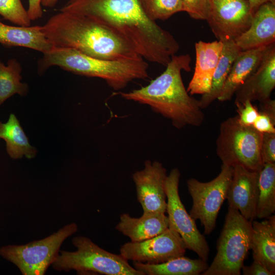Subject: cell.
<instances>
[{
    "mask_svg": "<svg viewBox=\"0 0 275 275\" xmlns=\"http://www.w3.org/2000/svg\"><path fill=\"white\" fill-rule=\"evenodd\" d=\"M252 222L228 206L224 224L216 242V254L201 275H240L249 251Z\"/></svg>",
    "mask_w": 275,
    "mask_h": 275,
    "instance_id": "cell-5",
    "label": "cell"
},
{
    "mask_svg": "<svg viewBox=\"0 0 275 275\" xmlns=\"http://www.w3.org/2000/svg\"><path fill=\"white\" fill-rule=\"evenodd\" d=\"M233 172V167L222 164L220 173L210 181L203 182L195 178L187 180V189L193 200L189 214L195 221L200 220L206 235L210 234L216 227Z\"/></svg>",
    "mask_w": 275,
    "mask_h": 275,
    "instance_id": "cell-9",
    "label": "cell"
},
{
    "mask_svg": "<svg viewBox=\"0 0 275 275\" xmlns=\"http://www.w3.org/2000/svg\"><path fill=\"white\" fill-rule=\"evenodd\" d=\"M180 175L179 169L174 168L166 180V212L168 214L169 227L179 234L187 249L194 251L200 258L207 262L209 254L208 242L198 229L195 221L186 210L179 194Z\"/></svg>",
    "mask_w": 275,
    "mask_h": 275,
    "instance_id": "cell-10",
    "label": "cell"
},
{
    "mask_svg": "<svg viewBox=\"0 0 275 275\" xmlns=\"http://www.w3.org/2000/svg\"><path fill=\"white\" fill-rule=\"evenodd\" d=\"M76 251H61L52 264L58 271L75 270L79 274L143 275L120 254L107 252L90 238L77 236L72 239Z\"/></svg>",
    "mask_w": 275,
    "mask_h": 275,
    "instance_id": "cell-6",
    "label": "cell"
},
{
    "mask_svg": "<svg viewBox=\"0 0 275 275\" xmlns=\"http://www.w3.org/2000/svg\"><path fill=\"white\" fill-rule=\"evenodd\" d=\"M132 264L133 267L143 275H199L209 266L206 261L200 258L192 259L184 256L158 264L136 261H133Z\"/></svg>",
    "mask_w": 275,
    "mask_h": 275,
    "instance_id": "cell-22",
    "label": "cell"
},
{
    "mask_svg": "<svg viewBox=\"0 0 275 275\" xmlns=\"http://www.w3.org/2000/svg\"><path fill=\"white\" fill-rule=\"evenodd\" d=\"M233 167L226 195L228 206L237 209L247 220L253 221L256 218L259 172L250 171L239 164Z\"/></svg>",
    "mask_w": 275,
    "mask_h": 275,
    "instance_id": "cell-15",
    "label": "cell"
},
{
    "mask_svg": "<svg viewBox=\"0 0 275 275\" xmlns=\"http://www.w3.org/2000/svg\"><path fill=\"white\" fill-rule=\"evenodd\" d=\"M0 139L5 141L6 151L13 159H20L23 156L31 159L37 154V149L30 145L19 121L13 114L10 115L6 123L0 122Z\"/></svg>",
    "mask_w": 275,
    "mask_h": 275,
    "instance_id": "cell-24",
    "label": "cell"
},
{
    "mask_svg": "<svg viewBox=\"0 0 275 275\" xmlns=\"http://www.w3.org/2000/svg\"><path fill=\"white\" fill-rule=\"evenodd\" d=\"M275 121L267 114L259 112L258 115L253 123V127L260 132L275 133Z\"/></svg>",
    "mask_w": 275,
    "mask_h": 275,
    "instance_id": "cell-32",
    "label": "cell"
},
{
    "mask_svg": "<svg viewBox=\"0 0 275 275\" xmlns=\"http://www.w3.org/2000/svg\"><path fill=\"white\" fill-rule=\"evenodd\" d=\"M147 16L151 20H165L183 11L181 0H139Z\"/></svg>",
    "mask_w": 275,
    "mask_h": 275,
    "instance_id": "cell-27",
    "label": "cell"
},
{
    "mask_svg": "<svg viewBox=\"0 0 275 275\" xmlns=\"http://www.w3.org/2000/svg\"><path fill=\"white\" fill-rule=\"evenodd\" d=\"M253 14L246 0H210L206 21L217 40H234L250 27Z\"/></svg>",
    "mask_w": 275,
    "mask_h": 275,
    "instance_id": "cell-12",
    "label": "cell"
},
{
    "mask_svg": "<svg viewBox=\"0 0 275 275\" xmlns=\"http://www.w3.org/2000/svg\"><path fill=\"white\" fill-rule=\"evenodd\" d=\"M169 228V219L164 213L143 212L138 218L127 213L120 216L116 229L129 237L131 242H140L153 237Z\"/></svg>",
    "mask_w": 275,
    "mask_h": 275,
    "instance_id": "cell-18",
    "label": "cell"
},
{
    "mask_svg": "<svg viewBox=\"0 0 275 275\" xmlns=\"http://www.w3.org/2000/svg\"><path fill=\"white\" fill-rule=\"evenodd\" d=\"M268 46L242 50L239 53L233 64L218 100L225 102L232 99L239 87L258 67Z\"/></svg>",
    "mask_w": 275,
    "mask_h": 275,
    "instance_id": "cell-19",
    "label": "cell"
},
{
    "mask_svg": "<svg viewBox=\"0 0 275 275\" xmlns=\"http://www.w3.org/2000/svg\"><path fill=\"white\" fill-rule=\"evenodd\" d=\"M42 31L53 47L72 48L94 58L141 57L124 39L87 16L60 11L42 26Z\"/></svg>",
    "mask_w": 275,
    "mask_h": 275,
    "instance_id": "cell-3",
    "label": "cell"
},
{
    "mask_svg": "<svg viewBox=\"0 0 275 275\" xmlns=\"http://www.w3.org/2000/svg\"><path fill=\"white\" fill-rule=\"evenodd\" d=\"M223 47V42L219 40L195 43V70L186 89L190 95L209 92Z\"/></svg>",
    "mask_w": 275,
    "mask_h": 275,
    "instance_id": "cell-16",
    "label": "cell"
},
{
    "mask_svg": "<svg viewBox=\"0 0 275 275\" xmlns=\"http://www.w3.org/2000/svg\"><path fill=\"white\" fill-rule=\"evenodd\" d=\"M191 61L189 54L173 55L166 70L146 86L113 95L149 106L178 129L187 126L199 127L204 121V114L199 100L189 95L181 74L182 70H191Z\"/></svg>",
    "mask_w": 275,
    "mask_h": 275,
    "instance_id": "cell-2",
    "label": "cell"
},
{
    "mask_svg": "<svg viewBox=\"0 0 275 275\" xmlns=\"http://www.w3.org/2000/svg\"><path fill=\"white\" fill-rule=\"evenodd\" d=\"M251 250L253 259L262 262L275 274V215H271L261 222H252Z\"/></svg>",
    "mask_w": 275,
    "mask_h": 275,
    "instance_id": "cell-20",
    "label": "cell"
},
{
    "mask_svg": "<svg viewBox=\"0 0 275 275\" xmlns=\"http://www.w3.org/2000/svg\"><path fill=\"white\" fill-rule=\"evenodd\" d=\"M274 87L275 43L268 46L258 67L236 91L235 105L248 100L265 102L271 98Z\"/></svg>",
    "mask_w": 275,
    "mask_h": 275,
    "instance_id": "cell-14",
    "label": "cell"
},
{
    "mask_svg": "<svg viewBox=\"0 0 275 275\" xmlns=\"http://www.w3.org/2000/svg\"><path fill=\"white\" fill-rule=\"evenodd\" d=\"M261 151L264 164L275 163V133H263Z\"/></svg>",
    "mask_w": 275,
    "mask_h": 275,
    "instance_id": "cell-31",
    "label": "cell"
},
{
    "mask_svg": "<svg viewBox=\"0 0 275 275\" xmlns=\"http://www.w3.org/2000/svg\"><path fill=\"white\" fill-rule=\"evenodd\" d=\"M167 176V170L161 162L150 160L145 161L143 169L132 174L137 199L143 212L166 213Z\"/></svg>",
    "mask_w": 275,
    "mask_h": 275,
    "instance_id": "cell-13",
    "label": "cell"
},
{
    "mask_svg": "<svg viewBox=\"0 0 275 275\" xmlns=\"http://www.w3.org/2000/svg\"><path fill=\"white\" fill-rule=\"evenodd\" d=\"M21 64L16 59H9L7 65L0 59V106L16 94L24 96L28 93V84L21 82Z\"/></svg>",
    "mask_w": 275,
    "mask_h": 275,
    "instance_id": "cell-26",
    "label": "cell"
},
{
    "mask_svg": "<svg viewBox=\"0 0 275 275\" xmlns=\"http://www.w3.org/2000/svg\"><path fill=\"white\" fill-rule=\"evenodd\" d=\"M186 249L179 234L169 227L151 238L124 243L120 249V255L127 261L158 264L184 256Z\"/></svg>",
    "mask_w": 275,
    "mask_h": 275,
    "instance_id": "cell-11",
    "label": "cell"
},
{
    "mask_svg": "<svg viewBox=\"0 0 275 275\" xmlns=\"http://www.w3.org/2000/svg\"><path fill=\"white\" fill-rule=\"evenodd\" d=\"M38 63V71L44 73L52 66L74 74L104 80L115 91L125 88L136 79L149 78L148 64L142 57L109 60L94 58L75 49L53 47L43 53Z\"/></svg>",
    "mask_w": 275,
    "mask_h": 275,
    "instance_id": "cell-4",
    "label": "cell"
},
{
    "mask_svg": "<svg viewBox=\"0 0 275 275\" xmlns=\"http://www.w3.org/2000/svg\"><path fill=\"white\" fill-rule=\"evenodd\" d=\"M59 0H41V5L46 8L54 7Z\"/></svg>",
    "mask_w": 275,
    "mask_h": 275,
    "instance_id": "cell-37",
    "label": "cell"
},
{
    "mask_svg": "<svg viewBox=\"0 0 275 275\" xmlns=\"http://www.w3.org/2000/svg\"><path fill=\"white\" fill-rule=\"evenodd\" d=\"M60 11L90 17L124 39L143 58L166 66L180 46L150 19L139 0H70Z\"/></svg>",
    "mask_w": 275,
    "mask_h": 275,
    "instance_id": "cell-1",
    "label": "cell"
},
{
    "mask_svg": "<svg viewBox=\"0 0 275 275\" xmlns=\"http://www.w3.org/2000/svg\"><path fill=\"white\" fill-rule=\"evenodd\" d=\"M223 47L218 64L213 74L209 92L202 95L199 105L203 109L209 106L220 96L233 64L242 51L234 40L223 42Z\"/></svg>",
    "mask_w": 275,
    "mask_h": 275,
    "instance_id": "cell-23",
    "label": "cell"
},
{
    "mask_svg": "<svg viewBox=\"0 0 275 275\" xmlns=\"http://www.w3.org/2000/svg\"><path fill=\"white\" fill-rule=\"evenodd\" d=\"M250 101H246L242 104L236 106L238 120L244 126H252L257 117L259 111Z\"/></svg>",
    "mask_w": 275,
    "mask_h": 275,
    "instance_id": "cell-30",
    "label": "cell"
},
{
    "mask_svg": "<svg viewBox=\"0 0 275 275\" xmlns=\"http://www.w3.org/2000/svg\"><path fill=\"white\" fill-rule=\"evenodd\" d=\"M236 45L246 50L275 43V4L260 6L253 15L249 29L234 40Z\"/></svg>",
    "mask_w": 275,
    "mask_h": 275,
    "instance_id": "cell-17",
    "label": "cell"
},
{
    "mask_svg": "<svg viewBox=\"0 0 275 275\" xmlns=\"http://www.w3.org/2000/svg\"><path fill=\"white\" fill-rule=\"evenodd\" d=\"M77 230V225L71 223L43 239L3 246L0 256L16 265L23 275H44L57 258L63 242Z\"/></svg>",
    "mask_w": 275,
    "mask_h": 275,
    "instance_id": "cell-8",
    "label": "cell"
},
{
    "mask_svg": "<svg viewBox=\"0 0 275 275\" xmlns=\"http://www.w3.org/2000/svg\"><path fill=\"white\" fill-rule=\"evenodd\" d=\"M27 12L31 21L41 18L43 14L41 0H29V7Z\"/></svg>",
    "mask_w": 275,
    "mask_h": 275,
    "instance_id": "cell-34",
    "label": "cell"
},
{
    "mask_svg": "<svg viewBox=\"0 0 275 275\" xmlns=\"http://www.w3.org/2000/svg\"><path fill=\"white\" fill-rule=\"evenodd\" d=\"M241 270L243 275H272L267 267L256 259H253L250 265H243Z\"/></svg>",
    "mask_w": 275,
    "mask_h": 275,
    "instance_id": "cell-33",
    "label": "cell"
},
{
    "mask_svg": "<svg viewBox=\"0 0 275 275\" xmlns=\"http://www.w3.org/2000/svg\"><path fill=\"white\" fill-rule=\"evenodd\" d=\"M183 12L193 19L206 20L210 9V0H181Z\"/></svg>",
    "mask_w": 275,
    "mask_h": 275,
    "instance_id": "cell-29",
    "label": "cell"
},
{
    "mask_svg": "<svg viewBox=\"0 0 275 275\" xmlns=\"http://www.w3.org/2000/svg\"><path fill=\"white\" fill-rule=\"evenodd\" d=\"M0 43L6 47L29 48L42 53L50 50L52 45L42 31V26H12L0 20Z\"/></svg>",
    "mask_w": 275,
    "mask_h": 275,
    "instance_id": "cell-21",
    "label": "cell"
},
{
    "mask_svg": "<svg viewBox=\"0 0 275 275\" xmlns=\"http://www.w3.org/2000/svg\"><path fill=\"white\" fill-rule=\"evenodd\" d=\"M262 136L253 126L240 124L237 115L229 117L220 124L216 140V155L223 164H239L250 171L259 172L264 165L261 151Z\"/></svg>",
    "mask_w": 275,
    "mask_h": 275,
    "instance_id": "cell-7",
    "label": "cell"
},
{
    "mask_svg": "<svg viewBox=\"0 0 275 275\" xmlns=\"http://www.w3.org/2000/svg\"><path fill=\"white\" fill-rule=\"evenodd\" d=\"M0 15L18 26H29L31 24L21 0H0Z\"/></svg>",
    "mask_w": 275,
    "mask_h": 275,
    "instance_id": "cell-28",
    "label": "cell"
},
{
    "mask_svg": "<svg viewBox=\"0 0 275 275\" xmlns=\"http://www.w3.org/2000/svg\"><path fill=\"white\" fill-rule=\"evenodd\" d=\"M261 111L268 115L275 121V101L271 98L265 102L260 103Z\"/></svg>",
    "mask_w": 275,
    "mask_h": 275,
    "instance_id": "cell-35",
    "label": "cell"
},
{
    "mask_svg": "<svg viewBox=\"0 0 275 275\" xmlns=\"http://www.w3.org/2000/svg\"><path fill=\"white\" fill-rule=\"evenodd\" d=\"M248 2L251 10L254 15L255 12L262 5L266 3L275 4V0H246Z\"/></svg>",
    "mask_w": 275,
    "mask_h": 275,
    "instance_id": "cell-36",
    "label": "cell"
},
{
    "mask_svg": "<svg viewBox=\"0 0 275 275\" xmlns=\"http://www.w3.org/2000/svg\"><path fill=\"white\" fill-rule=\"evenodd\" d=\"M256 217L266 218L275 211V163H264L259 172Z\"/></svg>",
    "mask_w": 275,
    "mask_h": 275,
    "instance_id": "cell-25",
    "label": "cell"
}]
</instances>
